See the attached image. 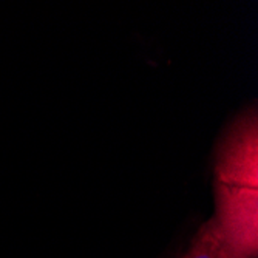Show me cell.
Returning <instances> with one entry per match:
<instances>
[{
	"label": "cell",
	"instance_id": "obj_1",
	"mask_svg": "<svg viewBox=\"0 0 258 258\" xmlns=\"http://www.w3.org/2000/svg\"><path fill=\"white\" fill-rule=\"evenodd\" d=\"M215 221L227 241L244 258L258 252V125L247 113L232 127L215 166Z\"/></svg>",
	"mask_w": 258,
	"mask_h": 258
},
{
	"label": "cell",
	"instance_id": "obj_2",
	"mask_svg": "<svg viewBox=\"0 0 258 258\" xmlns=\"http://www.w3.org/2000/svg\"><path fill=\"white\" fill-rule=\"evenodd\" d=\"M182 258H244L227 241L215 218L209 220L198 230L190 249Z\"/></svg>",
	"mask_w": 258,
	"mask_h": 258
}]
</instances>
